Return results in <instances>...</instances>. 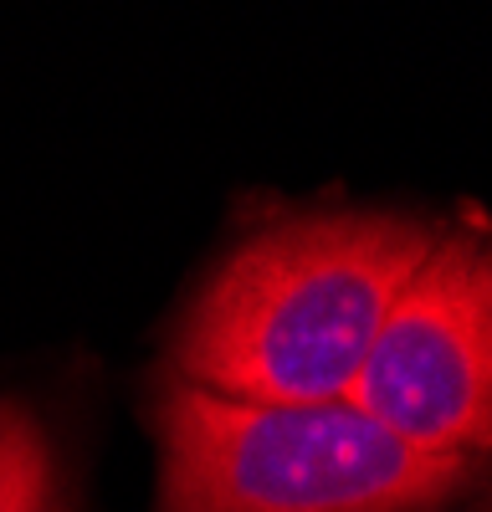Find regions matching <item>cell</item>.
<instances>
[{"label":"cell","instance_id":"obj_1","mask_svg":"<svg viewBox=\"0 0 492 512\" xmlns=\"http://www.w3.org/2000/svg\"><path fill=\"white\" fill-rule=\"evenodd\" d=\"M436 226L395 210L287 216L246 236L175 328V379L231 400H349Z\"/></svg>","mask_w":492,"mask_h":512},{"label":"cell","instance_id":"obj_2","mask_svg":"<svg viewBox=\"0 0 492 512\" xmlns=\"http://www.w3.org/2000/svg\"><path fill=\"white\" fill-rule=\"evenodd\" d=\"M159 512H436L477 472L390 436L349 400L272 405L170 379L154 405Z\"/></svg>","mask_w":492,"mask_h":512},{"label":"cell","instance_id":"obj_3","mask_svg":"<svg viewBox=\"0 0 492 512\" xmlns=\"http://www.w3.org/2000/svg\"><path fill=\"white\" fill-rule=\"evenodd\" d=\"M349 405L431 456L492 451V241L436 236L369 344Z\"/></svg>","mask_w":492,"mask_h":512},{"label":"cell","instance_id":"obj_4","mask_svg":"<svg viewBox=\"0 0 492 512\" xmlns=\"http://www.w3.org/2000/svg\"><path fill=\"white\" fill-rule=\"evenodd\" d=\"M0 512H72L57 441L21 395H0Z\"/></svg>","mask_w":492,"mask_h":512},{"label":"cell","instance_id":"obj_5","mask_svg":"<svg viewBox=\"0 0 492 512\" xmlns=\"http://www.w3.org/2000/svg\"><path fill=\"white\" fill-rule=\"evenodd\" d=\"M487 512H492V507H487Z\"/></svg>","mask_w":492,"mask_h":512}]
</instances>
